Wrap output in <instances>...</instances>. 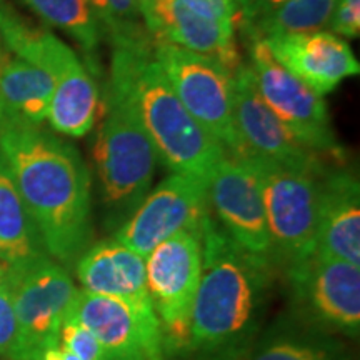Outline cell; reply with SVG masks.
<instances>
[{
	"mask_svg": "<svg viewBox=\"0 0 360 360\" xmlns=\"http://www.w3.org/2000/svg\"><path fill=\"white\" fill-rule=\"evenodd\" d=\"M0 154L49 257L62 267L75 265L94 236L90 174L82 155L42 127H0Z\"/></svg>",
	"mask_w": 360,
	"mask_h": 360,
	"instance_id": "cell-1",
	"label": "cell"
},
{
	"mask_svg": "<svg viewBox=\"0 0 360 360\" xmlns=\"http://www.w3.org/2000/svg\"><path fill=\"white\" fill-rule=\"evenodd\" d=\"M200 236L202 276L184 355L193 360H240L260 335L276 267L238 247L210 209Z\"/></svg>",
	"mask_w": 360,
	"mask_h": 360,
	"instance_id": "cell-2",
	"label": "cell"
},
{
	"mask_svg": "<svg viewBox=\"0 0 360 360\" xmlns=\"http://www.w3.org/2000/svg\"><path fill=\"white\" fill-rule=\"evenodd\" d=\"M109 79L127 92L165 167L207 182L227 152L180 102L154 56V40L112 45Z\"/></svg>",
	"mask_w": 360,
	"mask_h": 360,
	"instance_id": "cell-3",
	"label": "cell"
},
{
	"mask_svg": "<svg viewBox=\"0 0 360 360\" xmlns=\"http://www.w3.org/2000/svg\"><path fill=\"white\" fill-rule=\"evenodd\" d=\"M6 51L47 72L53 82L49 122L58 134L80 139L101 115V90L77 53L42 27H35L6 6L0 20Z\"/></svg>",
	"mask_w": 360,
	"mask_h": 360,
	"instance_id": "cell-4",
	"label": "cell"
},
{
	"mask_svg": "<svg viewBox=\"0 0 360 360\" xmlns=\"http://www.w3.org/2000/svg\"><path fill=\"white\" fill-rule=\"evenodd\" d=\"M101 114L94 160L103 200L114 212L130 215L150 192L159 155L127 92L112 79Z\"/></svg>",
	"mask_w": 360,
	"mask_h": 360,
	"instance_id": "cell-5",
	"label": "cell"
},
{
	"mask_svg": "<svg viewBox=\"0 0 360 360\" xmlns=\"http://www.w3.org/2000/svg\"><path fill=\"white\" fill-rule=\"evenodd\" d=\"M257 175L276 269L283 274L315 254L321 179L323 174L282 167L260 157L242 155Z\"/></svg>",
	"mask_w": 360,
	"mask_h": 360,
	"instance_id": "cell-6",
	"label": "cell"
},
{
	"mask_svg": "<svg viewBox=\"0 0 360 360\" xmlns=\"http://www.w3.org/2000/svg\"><path fill=\"white\" fill-rule=\"evenodd\" d=\"M200 276V227L175 233L146 257L147 290L159 319L167 359L184 355Z\"/></svg>",
	"mask_w": 360,
	"mask_h": 360,
	"instance_id": "cell-7",
	"label": "cell"
},
{
	"mask_svg": "<svg viewBox=\"0 0 360 360\" xmlns=\"http://www.w3.org/2000/svg\"><path fill=\"white\" fill-rule=\"evenodd\" d=\"M154 56L188 114L227 155L240 157L242 147L233 122V70L215 58L167 42H154Z\"/></svg>",
	"mask_w": 360,
	"mask_h": 360,
	"instance_id": "cell-8",
	"label": "cell"
},
{
	"mask_svg": "<svg viewBox=\"0 0 360 360\" xmlns=\"http://www.w3.org/2000/svg\"><path fill=\"white\" fill-rule=\"evenodd\" d=\"M7 277L19 326L15 360H37L45 349L60 344L62 323L77 289L69 270L49 255L7 267Z\"/></svg>",
	"mask_w": 360,
	"mask_h": 360,
	"instance_id": "cell-9",
	"label": "cell"
},
{
	"mask_svg": "<svg viewBox=\"0 0 360 360\" xmlns=\"http://www.w3.org/2000/svg\"><path fill=\"white\" fill-rule=\"evenodd\" d=\"M295 317L327 334L357 339L360 265L314 254L285 272Z\"/></svg>",
	"mask_w": 360,
	"mask_h": 360,
	"instance_id": "cell-10",
	"label": "cell"
},
{
	"mask_svg": "<svg viewBox=\"0 0 360 360\" xmlns=\"http://www.w3.org/2000/svg\"><path fill=\"white\" fill-rule=\"evenodd\" d=\"M250 70L255 85L281 122L315 154L342 159V146L330 125L327 103L283 67L264 40H250Z\"/></svg>",
	"mask_w": 360,
	"mask_h": 360,
	"instance_id": "cell-11",
	"label": "cell"
},
{
	"mask_svg": "<svg viewBox=\"0 0 360 360\" xmlns=\"http://www.w3.org/2000/svg\"><path fill=\"white\" fill-rule=\"evenodd\" d=\"M207 212L205 180L172 174L143 197L112 238L146 259L175 233L199 229Z\"/></svg>",
	"mask_w": 360,
	"mask_h": 360,
	"instance_id": "cell-12",
	"label": "cell"
},
{
	"mask_svg": "<svg viewBox=\"0 0 360 360\" xmlns=\"http://www.w3.org/2000/svg\"><path fill=\"white\" fill-rule=\"evenodd\" d=\"M207 200L210 214L238 247L274 265L260 184L247 162L225 155L207 180Z\"/></svg>",
	"mask_w": 360,
	"mask_h": 360,
	"instance_id": "cell-13",
	"label": "cell"
},
{
	"mask_svg": "<svg viewBox=\"0 0 360 360\" xmlns=\"http://www.w3.org/2000/svg\"><path fill=\"white\" fill-rule=\"evenodd\" d=\"M233 122L242 147L240 157H260L282 167L304 172H326L319 154L297 141L295 135L265 105L247 64H240L233 72Z\"/></svg>",
	"mask_w": 360,
	"mask_h": 360,
	"instance_id": "cell-14",
	"label": "cell"
},
{
	"mask_svg": "<svg viewBox=\"0 0 360 360\" xmlns=\"http://www.w3.org/2000/svg\"><path fill=\"white\" fill-rule=\"evenodd\" d=\"M65 321L96 335L103 360H167L159 319L120 300L77 290Z\"/></svg>",
	"mask_w": 360,
	"mask_h": 360,
	"instance_id": "cell-15",
	"label": "cell"
},
{
	"mask_svg": "<svg viewBox=\"0 0 360 360\" xmlns=\"http://www.w3.org/2000/svg\"><path fill=\"white\" fill-rule=\"evenodd\" d=\"M264 42L290 74L321 97L360 72V64L350 45L339 35L326 30L282 35Z\"/></svg>",
	"mask_w": 360,
	"mask_h": 360,
	"instance_id": "cell-16",
	"label": "cell"
},
{
	"mask_svg": "<svg viewBox=\"0 0 360 360\" xmlns=\"http://www.w3.org/2000/svg\"><path fill=\"white\" fill-rule=\"evenodd\" d=\"M75 274L82 290L120 300L141 314L155 315L147 290L146 259L114 238L90 245L75 262Z\"/></svg>",
	"mask_w": 360,
	"mask_h": 360,
	"instance_id": "cell-17",
	"label": "cell"
},
{
	"mask_svg": "<svg viewBox=\"0 0 360 360\" xmlns=\"http://www.w3.org/2000/svg\"><path fill=\"white\" fill-rule=\"evenodd\" d=\"M142 20L154 42H167L215 58L233 72L242 64L236 45V29L205 19L179 0H159L143 13Z\"/></svg>",
	"mask_w": 360,
	"mask_h": 360,
	"instance_id": "cell-18",
	"label": "cell"
},
{
	"mask_svg": "<svg viewBox=\"0 0 360 360\" xmlns=\"http://www.w3.org/2000/svg\"><path fill=\"white\" fill-rule=\"evenodd\" d=\"M315 254L360 265V187L352 172L322 175Z\"/></svg>",
	"mask_w": 360,
	"mask_h": 360,
	"instance_id": "cell-19",
	"label": "cell"
},
{
	"mask_svg": "<svg viewBox=\"0 0 360 360\" xmlns=\"http://www.w3.org/2000/svg\"><path fill=\"white\" fill-rule=\"evenodd\" d=\"M52 96L47 72L20 57H7L0 67V127H42Z\"/></svg>",
	"mask_w": 360,
	"mask_h": 360,
	"instance_id": "cell-20",
	"label": "cell"
},
{
	"mask_svg": "<svg viewBox=\"0 0 360 360\" xmlns=\"http://www.w3.org/2000/svg\"><path fill=\"white\" fill-rule=\"evenodd\" d=\"M249 360H350L332 334L294 317L278 319L255 339Z\"/></svg>",
	"mask_w": 360,
	"mask_h": 360,
	"instance_id": "cell-21",
	"label": "cell"
},
{
	"mask_svg": "<svg viewBox=\"0 0 360 360\" xmlns=\"http://www.w3.org/2000/svg\"><path fill=\"white\" fill-rule=\"evenodd\" d=\"M47 255L40 233L0 154V260L20 267Z\"/></svg>",
	"mask_w": 360,
	"mask_h": 360,
	"instance_id": "cell-22",
	"label": "cell"
},
{
	"mask_svg": "<svg viewBox=\"0 0 360 360\" xmlns=\"http://www.w3.org/2000/svg\"><path fill=\"white\" fill-rule=\"evenodd\" d=\"M335 2L337 0H287L240 30L249 42L319 32L330 24Z\"/></svg>",
	"mask_w": 360,
	"mask_h": 360,
	"instance_id": "cell-23",
	"label": "cell"
},
{
	"mask_svg": "<svg viewBox=\"0 0 360 360\" xmlns=\"http://www.w3.org/2000/svg\"><path fill=\"white\" fill-rule=\"evenodd\" d=\"M42 22L62 30L89 56H96L103 32L89 0H22Z\"/></svg>",
	"mask_w": 360,
	"mask_h": 360,
	"instance_id": "cell-24",
	"label": "cell"
},
{
	"mask_svg": "<svg viewBox=\"0 0 360 360\" xmlns=\"http://www.w3.org/2000/svg\"><path fill=\"white\" fill-rule=\"evenodd\" d=\"M89 4L103 37L107 35L112 45L152 39L135 0H89Z\"/></svg>",
	"mask_w": 360,
	"mask_h": 360,
	"instance_id": "cell-25",
	"label": "cell"
},
{
	"mask_svg": "<svg viewBox=\"0 0 360 360\" xmlns=\"http://www.w3.org/2000/svg\"><path fill=\"white\" fill-rule=\"evenodd\" d=\"M19 347V326L13 309L12 289L7 270L0 277V359L15 360Z\"/></svg>",
	"mask_w": 360,
	"mask_h": 360,
	"instance_id": "cell-26",
	"label": "cell"
},
{
	"mask_svg": "<svg viewBox=\"0 0 360 360\" xmlns=\"http://www.w3.org/2000/svg\"><path fill=\"white\" fill-rule=\"evenodd\" d=\"M60 344L80 360H103L102 347L96 335L74 321H64L62 323Z\"/></svg>",
	"mask_w": 360,
	"mask_h": 360,
	"instance_id": "cell-27",
	"label": "cell"
},
{
	"mask_svg": "<svg viewBox=\"0 0 360 360\" xmlns=\"http://www.w3.org/2000/svg\"><path fill=\"white\" fill-rule=\"evenodd\" d=\"M328 25L332 34L342 39H357L360 35V0H337Z\"/></svg>",
	"mask_w": 360,
	"mask_h": 360,
	"instance_id": "cell-28",
	"label": "cell"
},
{
	"mask_svg": "<svg viewBox=\"0 0 360 360\" xmlns=\"http://www.w3.org/2000/svg\"><path fill=\"white\" fill-rule=\"evenodd\" d=\"M179 2L205 19L236 29L237 11L233 0H179Z\"/></svg>",
	"mask_w": 360,
	"mask_h": 360,
	"instance_id": "cell-29",
	"label": "cell"
},
{
	"mask_svg": "<svg viewBox=\"0 0 360 360\" xmlns=\"http://www.w3.org/2000/svg\"><path fill=\"white\" fill-rule=\"evenodd\" d=\"M283 2H287V0H233L237 11L236 29L237 27L238 29H244L245 25L252 24L259 17L265 15L274 7L281 6Z\"/></svg>",
	"mask_w": 360,
	"mask_h": 360,
	"instance_id": "cell-30",
	"label": "cell"
},
{
	"mask_svg": "<svg viewBox=\"0 0 360 360\" xmlns=\"http://www.w3.org/2000/svg\"><path fill=\"white\" fill-rule=\"evenodd\" d=\"M37 360H80L77 355H74L70 350H67L62 344L52 345L45 349Z\"/></svg>",
	"mask_w": 360,
	"mask_h": 360,
	"instance_id": "cell-31",
	"label": "cell"
},
{
	"mask_svg": "<svg viewBox=\"0 0 360 360\" xmlns=\"http://www.w3.org/2000/svg\"><path fill=\"white\" fill-rule=\"evenodd\" d=\"M135 2H137V7H139V11H141V15H143V13L150 11V8L154 7L159 0H135Z\"/></svg>",
	"mask_w": 360,
	"mask_h": 360,
	"instance_id": "cell-32",
	"label": "cell"
},
{
	"mask_svg": "<svg viewBox=\"0 0 360 360\" xmlns=\"http://www.w3.org/2000/svg\"><path fill=\"white\" fill-rule=\"evenodd\" d=\"M6 6H7V4L4 2V0H0V20H2V15H4V11H6ZM6 52H7L6 47H4L2 40H0V60H2V58L7 56Z\"/></svg>",
	"mask_w": 360,
	"mask_h": 360,
	"instance_id": "cell-33",
	"label": "cell"
},
{
	"mask_svg": "<svg viewBox=\"0 0 360 360\" xmlns=\"http://www.w3.org/2000/svg\"><path fill=\"white\" fill-rule=\"evenodd\" d=\"M6 270H7V265L4 264V262H0V277H2L4 274H6Z\"/></svg>",
	"mask_w": 360,
	"mask_h": 360,
	"instance_id": "cell-34",
	"label": "cell"
},
{
	"mask_svg": "<svg viewBox=\"0 0 360 360\" xmlns=\"http://www.w3.org/2000/svg\"><path fill=\"white\" fill-rule=\"evenodd\" d=\"M7 57H8V53H7V56H6V57H4V58H2V60H0V67H2V64H4V60H6V58H7Z\"/></svg>",
	"mask_w": 360,
	"mask_h": 360,
	"instance_id": "cell-35",
	"label": "cell"
}]
</instances>
